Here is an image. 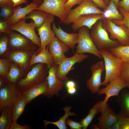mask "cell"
Instances as JSON below:
<instances>
[{
  "label": "cell",
  "instance_id": "ffe728a7",
  "mask_svg": "<svg viewBox=\"0 0 129 129\" xmlns=\"http://www.w3.org/2000/svg\"><path fill=\"white\" fill-rule=\"evenodd\" d=\"M103 18L102 14L92 13L82 15L72 23L71 28L74 32L83 26L87 27L89 30L98 20Z\"/></svg>",
  "mask_w": 129,
  "mask_h": 129
},
{
  "label": "cell",
  "instance_id": "e575fe53",
  "mask_svg": "<svg viewBox=\"0 0 129 129\" xmlns=\"http://www.w3.org/2000/svg\"><path fill=\"white\" fill-rule=\"evenodd\" d=\"M11 63L7 59H0V75L6 79L10 70V66Z\"/></svg>",
  "mask_w": 129,
  "mask_h": 129
},
{
  "label": "cell",
  "instance_id": "f5cc1de1",
  "mask_svg": "<svg viewBox=\"0 0 129 129\" xmlns=\"http://www.w3.org/2000/svg\"><path fill=\"white\" fill-rule=\"evenodd\" d=\"M43 0H33V2L40 5L43 3Z\"/></svg>",
  "mask_w": 129,
  "mask_h": 129
},
{
  "label": "cell",
  "instance_id": "30bf717a",
  "mask_svg": "<svg viewBox=\"0 0 129 129\" xmlns=\"http://www.w3.org/2000/svg\"><path fill=\"white\" fill-rule=\"evenodd\" d=\"M88 56L84 54L75 53L72 56L67 57L58 64L57 73V77L59 80L67 81L68 74L74 69L73 65L77 63H80L86 59Z\"/></svg>",
  "mask_w": 129,
  "mask_h": 129
},
{
  "label": "cell",
  "instance_id": "7a4b0ae2",
  "mask_svg": "<svg viewBox=\"0 0 129 129\" xmlns=\"http://www.w3.org/2000/svg\"><path fill=\"white\" fill-rule=\"evenodd\" d=\"M100 51L104 60L105 71V77L102 85L106 86L112 80L119 77L124 62L107 50Z\"/></svg>",
  "mask_w": 129,
  "mask_h": 129
},
{
  "label": "cell",
  "instance_id": "7402d4cb",
  "mask_svg": "<svg viewBox=\"0 0 129 129\" xmlns=\"http://www.w3.org/2000/svg\"><path fill=\"white\" fill-rule=\"evenodd\" d=\"M42 63L46 64L49 69L54 64L53 60L49 52L48 44L44 49L36 55L35 53L32 56L30 61L29 67L35 64Z\"/></svg>",
  "mask_w": 129,
  "mask_h": 129
},
{
  "label": "cell",
  "instance_id": "ac0fdd59",
  "mask_svg": "<svg viewBox=\"0 0 129 129\" xmlns=\"http://www.w3.org/2000/svg\"><path fill=\"white\" fill-rule=\"evenodd\" d=\"M54 16L49 14L45 23L40 27L37 28L41 42V48L39 50V52L44 49L55 37L54 32L51 27V23L54 20Z\"/></svg>",
  "mask_w": 129,
  "mask_h": 129
},
{
  "label": "cell",
  "instance_id": "681fc988",
  "mask_svg": "<svg viewBox=\"0 0 129 129\" xmlns=\"http://www.w3.org/2000/svg\"><path fill=\"white\" fill-rule=\"evenodd\" d=\"M68 94L70 95H73L76 93V89L75 87L67 88Z\"/></svg>",
  "mask_w": 129,
  "mask_h": 129
},
{
  "label": "cell",
  "instance_id": "52a82bcc",
  "mask_svg": "<svg viewBox=\"0 0 129 129\" xmlns=\"http://www.w3.org/2000/svg\"><path fill=\"white\" fill-rule=\"evenodd\" d=\"M10 28L12 31H16L20 32L30 39L40 48L41 42L40 38L35 32V29L36 28L33 20L30 23H27L26 21L22 19L17 22L10 25Z\"/></svg>",
  "mask_w": 129,
  "mask_h": 129
},
{
  "label": "cell",
  "instance_id": "5b68a950",
  "mask_svg": "<svg viewBox=\"0 0 129 129\" xmlns=\"http://www.w3.org/2000/svg\"><path fill=\"white\" fill-rule=\"evenodd\" d=\"M102 21L103 27L110 33L111 39L118 40L121 45H129V29L126 26L117 25L112 21L104 18Z\"/></svg>",
  "mask_w": 129,
  "mask_h": 129
},
{
  "label": "cell",
  "instance_id": "60d3db41",
  "mask_svg": "<svg viewBox=\"0 0 129 129\" xmlns=\"http://www.w3.org/2000/svg\"><path fill=\"white\" fill-rule=\"evenodd\" d=\"M9 25L6 21H0V32L9 35L11 31L9 28Z\"/></svg>",
  "mask_w": 129,
  "mask_h": 129
},
{
  "label": "cell",
  "instance_id": "4316f807",
  "mask_svg": "<svg viewBox=\"0 0 129 129\" xmlns=\"http://www.w3.org/2000/svg\"><path fill=\"white\" fill-rule=\"evenodd\" d=\"M48 14L42 10H34L31 11L22 19L25 21L28 19H32L36 27L38 28L45 23Z\"/></svg>",
  "mask_w": 129,
  "mask_h": 129
},
{
  "label": "cell",
  "instance_id": "d6a6232c",
  "mask_svg": "<svg viewBox=\"0 0 129 129\" xmlns=\"http://www.w3.org/2000/svg\"><path fill=\"white\" fill-rule=\"evenodd\" d=\"M0 16L5 21H6L11 16L14 11L12 4L6 2L0 5Z\"/></svg>",
  "mask_w": 129,
  "mask_h": 129
},
{
  "label": "cell",
  "instance_id": "d4e9b609",
  "mask_svg": "<svg viewBox=\"0 0 129 129\" xmlns=\"http://www.w3.org/2000/svg\"><path fill=\"white\" fill-rule=\"evenodd\" d=\"M0 109V129H10L13 121L12 108L6 107Z\"/></svg>",
  "mask_w": 129,
  "mask_h": 129
},
{
  "label": "cell",
  "instance_id": "f907efd6",
  "mask_svg": "<svg viewBox=\"0 0 129 129\" xmlns=\"http://www.w3.org/2000/svg\"><path fill=\"white\" fill-rule=\"evenodd\" d=\"M6 2H9L13 5L11 0H0V5Z\"/></svg>",
  "mask_w": 129,
  "mask_h": 129
},
{
  "label": "cell",
  "instance_id": "bcb514c9",
  "mask_svg": "<svg viewBox=\"0 0 129 129\" xmlns=\"http://www.w3.org/2000/svg\"><path fill=\"white\" fill-rule=\"evenodd\" d=\"M65 86L67 88L75 87L76 84L74 81L72 80L67 81H66Z\"/></svg>",
  "mask_w": 129,
  "mask_h": 129
},
{
  "label": "cell",
  "instance_id": "4fadbf2b",
  "mask_svg": "<svg viewBox=\"0 0 129 129\" xmlns=\"http://www.w3.org/2000/svg\"><path fill=\"white\" fill-rule=\"evenodd\" d=\"M91 70L92 75L86 81V86L88 89L93 94L97 93L102 85L101 75L105 70L104 62L101 60L91 65Z\"/></svg>",
  "mask_w": 129,
  "mask_h": 129
},
{
  "label": "cell",
  "instance_id": "1f68e13d",
  "mask_svg": "<svg viewBox=\"0 0 129 129\" xmlns=\"http://www.w3.org/2000/svg\"><path fill=\"white\" fill-rule=\"evenodd\" d=\"M109 50L114 55L124 62L129 64V45H120L111 48Z\"/></svg>",
  "mask_w": 129,
  "mask_h": 129
},
{
  "label": "cell",
  "instance_id": "816d5d0a",
  "mask_svg": "<svg viewBox=\"0 0 129 129\" xmlns=\"http://www.w3.org/2000/svg\"><path fill=\"white\" fill-rule=\"evenodd\" d=\"M113 0L117 9L119 8V0Z\"/></svg>",
  "mask_w": 129,
  "mask_h": 129
},
{
  "label": "cell",
  "instance_id": "f1b7e54d",
  "mask_svg": "<svg viewBox=\"0 0 129 129\" xmlns=\"http://www.w3.org/2000/svg\"><path fill=\"white\" fill-rule=\"evenodd\" d=\"M103 15L104 18L112 21L113 20H122L123 17L117 10L113 0H110L107 7L104 10Z\"/></svg>",
  "mask_w": 129,
  "mask_h": 129
},
{
  "label": "cell",
  "instance_id": "8fae6325",
  "mask_svg": "<svg viewBox=\"0 0 129 129\" xmlns=\"http://www.w3.org/2000/svg\"><path fill=\"white\" fill-rule=\"evenodd\" d=\"M58 64H54L48 70V75L47 78L48 86L47 91L43 96L49 98L54 95L59 96V92L62 90L65 85L66 81L59 79L57 76Z\"/></svg>",
  "mask_w": 129,
  "mask_h": 129
},
{
  "label": "cell",
  "instance_id": "2e32d148",
  "mask_svg": "<svg viewBox=\"0 0 129 129\" xmlns=\"http://www.w3.org/2000/svg\"><path fill=\"white\" fill-rule=\"evenodd\" d=\"M97 118V125L99 129H110L119 119L120 114L116 113L107 103L103 106Z\"/></svg>",
  "mask_w": 129,
  "mask_h": 129
},
{
  "label": "cell",
  "instance_id": "d590c367",
  "mask_svg": "<svg viewBox=\"0 0 129 129\" xmlns=\"http://www.w3.org/2000/svg\"><path fill=\"white\" fill-rule=\"evenodd\" d=\"M119 11L123 16L122 20H112L116 25H119L123 24L126 26L129 29V12L123 8L119 7Z\"/></svg>",
  "mask_w": 129,
  "mask_h": 129
},
{
  "label": "cell",
  "instance_id": "7c38bea8",
  "mask_svg": "<svg viewBox=\"0 0 129 129\" xmlns=\"http://www.w3.org/2000/svg\"><path fill=\"white\" fill-rule=\"evenodd\" d=\"M13 31L9 35V48L11 50L31 51L37 49V45L30 39L21 33Z\"/></svg>",
  "mask_w": 129,
  "mask_h": 129
},
{
  "label": "cell",
  "instance_id": "b9f144b4",
  "mask_svg": "<svg viewBox=\"0 0 129 129\" xmlns=\"http://www.w3.org/2000/svg\"><path fill=\"white\" fill-rule=\"evenodd\" d=\"M32 128L30 125L25 124L21 125L18 124L17 121H13L10 129H31Z\"/></svg>",
  "mask_w": 129,
  "mask_h": 129
},
{
  "label": "cell",
  "instance_id": "c3c4849f",
  "mask_svg": "<svg viewBox=\"0 0 129 129\" xmlns=\"http://www.w3.org/2000/svg\"><path fill=\"white\" fill-rule=\"evenodd\" d=\"M6 80L3 77H0V89L3 87L7 83Z\"/></svg>",
  "mask_w": 129,
  "mask_h": 129
},
{
  "label": "cell",
  "instance_id": "4dcf8cb0",
  "mask_svg": "<svg viewBox=\"0 0 129 129\" xmlns=\"http://www.w3.org/2000/svg\"><path fill=\"white\" fill-rule=\"evenodd\" d=\"M102 101L97 102L95 105L90 109L87 116L81 120L80 122L82 125V129H87L96 114L99 112L100 113L103 108Z\"/></svg>",
  "mask_w": 129,
  "mask_h": 129
},
{
  "label": "cell",
  "instance_id": "9a60e30c",
  "mask_svg": "<svg viewBox=\"0 0 129 129\" xmlns=\"http://www.w3.org/2000/svg\"><path fill=\"white\" fill-rule=\"evenodd\" d=\"M8 53L7 59L23 70L29 67L31 58L34 50H13Z\"/></svg>",
  "mask_w": 129,
  "mask_h": 129
},
{
  "label": "cell",
  "instance_id": "e0dca14e",
  "mask_svg": "<svg viewBox=\"0 0 129 129\" xmlns=\"http://www.w3.org/2000/svg\"><path fill=\"white\" fill-rule=\"evenodd\" d=\"M126 87V84L119 77L112 80L105 88L100 89L97 94L99 95L103 94L106 95L104 100L102 101V106H104L107 103L110 97L118 96L121 90Z\"/></svg>",
  "mask_w": 129,
  "mask_h": 129
},
{
  "label": "cell",
  "instance_id": "484cf974",
  "mask_svg": "<svg viewBox=\"0 0 129 129\" xmlns=\"http://www.w3.org/2000/svg\"><path fill=\"white\" fill-rule=\"evenodd\" d=\"M22 70H23L11 62L6 79L8 82L12 85H16L20 80L25 76Z\"/></svg>",
  "mask_w": 129,
  "mask_h": 129
},
{
  "label": "cell",
  "instance_id": "9c48e42d",
  "mask_svg": "<svg viewBox=\"0 0 129 129\" xmlns=\"http://www.w3.org/2000/svg\"><path fill=\"white\" fill-rule=\"evenodd\" d=\"M68 0H43V3L35 10L44 11L58 17L64 23L67 14L64 7V4Z\"/></svg>",
  "mask_w": 129,
  "mask_h": 129
},
{
  "label": "cell",
  "instance_id": "ab89813d",
  "mask_svg": "<svg viewBox=\"0 0 129 129\" xmlns=\"http://www.w3.org/2000/svg\"><path fill=\"white\" fill-rule=\"evenodd\" d=\"M66 125L69 126L71 129H81L82 125L81 122H78L71 120L68 117L65 121Z\"/></svg>",
  "mask_w": 129,
  "mask_h": 129
},
{
  "label": "cell",
  "instance_id": "44dd1931",
  "mask_svg": "<svg viewBox=\"0 0 129 129\" xmlns=\"http://www.w3.org/2000/svg\"><path fill=\"white\" fill-rule=\"evenodd\" d=\"M39 6L33 2L23 8L18 6L14 8L13 13L11 16L6 21L9 25L13 24L23 19L32 11L35 10Z\"/></svg>",
  "mask_w": 129,
  "mask_h": 129
},
{
  "label": "cell",
  "instance_id": "f35d334b",
  "mask_svg": "<svg viewBox=\"0 0 129 129\" xmlns=\"http://www.w3.org/2000/svg\"><path fill=\"white\" fill-rule=\"evenodd\" d=\"M120 129H129V117H126L120 111Z\"/></svg>",
  "mask_w": 129,
  "mask_h": 129
},
{
  "label": "cell",
  "instance_id": "ee69618b",
  "mask_svg": "<svg viewBox=\"0 0 129 129\" xmlns=\"http://www.w3.org/2000/svg\"><path fill=\"white\" fill-rule=\"evenodd\" d=\"M99 8L105 9L108 5L104 0H91Z\"/></svg>",
  "mask_w": 129,
  "mask_h": 129
},
{
  "label": "cell",
  "instance_id": "74e56055",
  "mask_svg": "<svg viewBox=\"0 0 129 129\" xmlns=\"http://www.w3.org/2000/svg\"><path fill=\"white\" fill-rule=\"evenodd\" d=\"M84 0H68L64 4V7L67 14L71 9L72 7L74 5L80 4Z\"/></svg>",
  "mask_w": 129,
  "mask_h": 129
},
{
  "label": "cell",
  "instance_id": "ba28073f",
  "mask_svg": "<svg viewBox=\"0 0 129 129\" xmlns=\"http://www.w3.org/2000/svg\"><path fill=\"white\" fill-rule=\"evenodd\" d=\"M22 92L16 85H12L7 82L0 89V108L6 107L12 108Z\"/></svg>",
  "mask_w": 129,
  "mask_h": 129
},
{
  "label": "cell",
  "instance_id": "836d02e7",
  "mask_svg": "<svg viewBox=\"0 0 129 129\" xmlns=\"http://www.w3.org/2000/svg\"><path fill=\"white\" fill-rule=\"evenodd\" d=\"M119 77L129 89V64L124 62L120 72Z\"/></svg>",
  "mask_w": 129,
  "mask_h": 129
},
{
  "label": "cell",
  "instance_id": "3957f363",
  "mask_svg": "<svg viewBox=\"0 0 129 129\" xmlns=\"http://www.w3.org/2000/svg\"><path fill=\"white\" fill-rule=\"evenodd\" d=\"M102 19L98 20L91 28L90 36L97 48L99 51L107 50L121 45L118 40L109 37L103 27Z\"/></svg>",
  "mask_w": 129,
  "mask_h": 129
},
{
  "label": "cell",
  "instance_id": "7bdbcfd3",
  "mask_svg": "<svg viewBox=\"0 0 129 129\" xmlns=\"http://www.w3.org/2000/svg\"><path fill=\"white\" fill-rule=\"evenodd\" d=\"M119 7L122 8L125 11L129 12V0H122L119 1Z\"/></svg>",
  "mask_w": 129,
  "mask_h": 129
},
{
  "label": "cell",
  "instance_id": "603a6c76",
  "mask_svg": "<svg viewBox=\"0 0 129 129\" xmlns=\"http://www.w3.org/2000/svg\"><path fill=\"white\" fill-rule=\"evenodd\" d=\"M48 87L47 80L44 82L35 86L24 91L22 94L26 99L28 104L38 96L43 95L47 91Z\"/></svg>",
  "mask_w": 129,
  "mask_h": 129
},
{
  "label": "cell",
  "instance_id": "cb8c5ba5",
  "mask_svg": "<svg viewBox=\"0 0 129 129\" xmlns=\"http://www.w3.org/2000/svg\"><path fill=\"white\" fill-rule=\"evenodd\" d=\"M116 101L120 108V112L125 117H129V91L124 88L122 90Z\"/></svg>",
  "mask_w": 129,
  "mask_h": 129
},
{
  "label": "cell",
  "instance_id": "8992f818",
  "mask_svg": "<svg viewBox=\"0 0 129 129\" xmlns=\"http://www.w3.org/2000/svg\"><path fill=\"white\" fill-rule=\"evenodd\" d=\"M103 11L97 7L92 0H84L78 6L70 11L63 23L66 25L72 23L82 15L92 13L103 14Z\"/></svg>",
  "mask_w": 129,
  "mask_h": 129
},
{
  "label": "cell",
  "instance_id": "8d00e7d4",
  "mask_svg": "<svg viewBox=\"0 0 129 129\" xmlns=\"http://www.w3.org/2000/svg\"><path fill=\"white\" fill-rule=\"evenodd\" d=\"M9 35L6 34L2 36L0 39V55L2 56L6 53L9 48Z\"/></svg>",
  "mask_w": 129,
  "mask_h": 129
},
{
  "label": "cell",
  "instance_id": "83f0119b",
  "mask_svg": "<svg viewBox=\"0 0 129 129\" xmlns=\"http://www.w3.org/2000/svg\"><path fill=\"white\" fill-rule=\"evenodd\" d=\"M71 106H66L64 107L63 109L65 111V113L62 116L59 118V120L55 122H51L46 119L43 120V123L46 128L47 125L49 124H52L57 126L59 129H67L68 128L66 126L65 121L67 118L70 116L76 115V113L71 112L70 110L71 108Z\"/></svg>",
  "mask_w": 129,
  "mask_h": 129
},
{
  "label": "cell",
  "instance_id": "277c9868",
  "mask_svg": "<svg viewBox=\"0 0 129 129\" xmlns=\"http://www.w3.org/2000/svg\"><path fill=\"white\" fill-rule=\"evenodd\" d=\"M89 30L85 26H82L79 29V38L75 53H90L102 59V57L91 39Z\"/></svg>",
  "mask_w": 129,
  "mask_h": 129
},
{
  "label": "cell",
  "instance_id": "d6986e66",
  "mask_svg": "<svg viewBox=\"0 0 129 129\" xmlns=\"http://www.w3.org/2000/svg\"><path fill=\"white\" fill-rule=\"evenodd\" d=\"M51 27L55 37L62 42L68 46L74 53L75 46L78 41V33L66 32L62 29L60 25L57 28L54 22L52 23Z\"/></svg>",
  "mask_w": 129,
  "mask_h": 129
},
{
  "label": "cell",
  "instance_id": "5bb4252c",
  "mask_svg": "<svg viewBox=\"0 0 129 129\" xmlns=\"http://www.w3.org/2000/svg\"><path fill=\"white\" fill-rule=\"evenodd\" d=\"M69 48L55 36L51 40L48 44L49 50L55 64L58 65L67 57L65 54L68 51Z\"/></svg>",
  "mask_w": 129,
  "mask_h": 129
},
{
  "label": "cell",
  "instance_id": "7dc6e473",
  "mask_svg": "<svg viewBox=\"0 0 129 129\" xmlns=\"http://www.w3.org/2000/svg\"><path fill=\"white\" fill-rule=\"evenodd\" d=\"M120 122L118 119L110 128V129H120Z\"/></svg>",
  "mask_w": 129,
  "mask_h": 129
},
{
  "label": "cell",
  "instance_id": "db71d44e",
  "mask_svg": "<svg viewBox=\"0 0 129 129\" xmlns=\"http://www.w3.org/2000/svg\"><path fill=\"white\" fill-rule=\"evenodd\" d=\"M91 127L93 129H99L97 125L96 124L93 125V126Z\"/></svg>",
  "mask_w": 129,
  "mask_h": 129
},
{
  "label": "cell",
  "instance_id": "f546056e",
  "mask_svg": "<svg viewBox=\"0 0 129 129\" xmlns=\"http://www.w3.org/2000/svg\"><path fill=\"white\" fill-rule=\"evenodd\" d=\"M27 104L26 99L22 94L17 98L12 108L13 121H17L24 112L25 106Z\"/></svg>",
  "mask_w": 129,
  "mask_h": 129
},
{
  "label": "cell",
  "instance_id": "11a10c76",
  "mask_svg": "<svg viewBox=\"0 0 129 129\" xmlns=\"http://www.w3.org/2000/svg\"><path fill=\"white\" fill-rule=\"evenodd\" d=\"M104 0L106 3L107 5L108 6L109 5L110 1L109 0Z\"/></svg>",
  "mask_w": 129,
  "mask_h": 129
},
{
  "label": "cell",
  "instance_id": "9f6ffc18",
  "mask_svg": "<svg viewBox=\"0 0 129 129\" xmlns=\"http://www.w3.org/2000/svg\"></svg>",
  "mask_w": 129,
  "mask_h": 129
},
{
  "label": "cell",
  "instance_id": "6da1fadb",
  "mask_svg": "<svg viewBox=\"0 0 129 129\" xmlns=\"http://www.w3.org/2000/svg\"><path fill=\"white\" fill-rule=\"evenodd\" d=\"M31 70L16 84L22 92L37 85L46 81L49 70L46 65L42 63L35 64Z\"/></svg>",
  "mask_w": 129,
  "mask_h": 129
},
{
  "label": "cell",
  "instance_id": "f6af8a7d",
  "mask_svg": "<svg viewBox=\"0 0 129 129\" xmlns=\"http://www.w3.org/2000/svg\"><path fill=\"white\" fill-rule=\"evenodd\" d=\"M27 0H11L13 7L19 6L23 3L27 4Z\"/></svg>",
  "mask_w": 129,
  "mask_h": 129
}]
</instances>
